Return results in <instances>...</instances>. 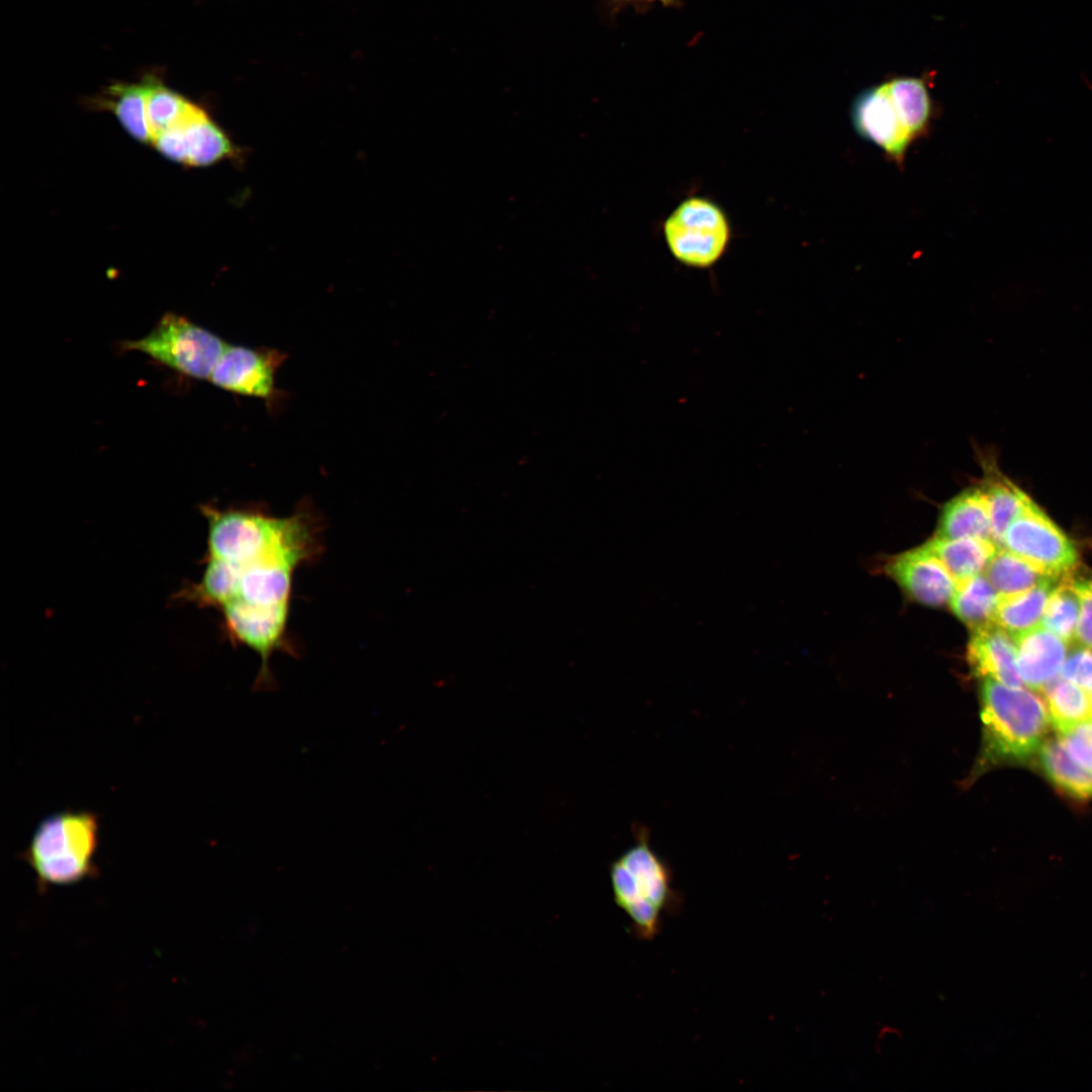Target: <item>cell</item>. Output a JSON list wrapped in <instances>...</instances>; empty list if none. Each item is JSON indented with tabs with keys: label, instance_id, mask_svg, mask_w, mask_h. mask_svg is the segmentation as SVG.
Listing matches in <instances>:
<instances>
[{
	"label": "cell",
	"instance_id": "6da1fadb",
	"mask_svg": "<svg viewBox=\"0 0 1092 1092\" xmlns=\"http://www.w3.org/2000/svg\"><path fill=\"white\" fill-rule=\"evenodd\" d=\"M208 558L220 575V608L230 639L260 657L254 688L274 687L270 658L293 654L288 634L293 577L323 551V520L307 502L285 517L251 504L203 507Z\"/></svg>",
	"mask_w": 1092,
	"mask_h": 1092
},
{
	"label": "cell",
	"instance_id": "7a4b0ae2",
	"mask_svg": "<svg viewBox=\"0 0 1092 1092\" xmlns=\"http://www.w3.org/2000/svg\"><path fill=\"white\" fill-rule=\"evenodd\" d=\"M982 741L972 777L1037 754L1049 729L1045 703L1031 691L993 679L980 688Z\"/></svg>",
	"mask_w": 1092,
	"mask_h": 1092
},
{
	"label": "cell",
	"instance_id": "3957f363",
	"mask_svg": "<svg viewBox=\"0 0 1092 1092\" xmlns=\"http://www.w3.org/2000/svg\"><path fill=\"white\" fill-rule=\"evenodd\" d=\"M610 884L615 905L629 919L631 935L653 940L662 930L666 915L682 907L684 898L673 887L670 866L639 831L635 843L611 864Z\"/></svg>",
	"mask_w": 1092,
	"mask_h": 1092
},
{
	"label": "cell",
	"instance_id": "277c9868",
	"mask_svg": "<svg viewBox=\"0 0 1092 1092\" xmlns=\"http://www.w3.org/2000/svg\"><path fill=\"white\" fill-rule=\"evenodd\" d=\"M99 819L90 811H62L46 817L35 828L22 857L36 876L39 888L70 886L97 873Z\"/></svg>",
	"mask_w": 1092,
	"mask_h": 1092
},
{
	"label": "cell",
	"instance_id": "5b68a950",
	"mask_svg": "<svg viewBox=\"0 0 1092 1092\" xmlns=\"http://www.w3.org/2000/svg\"><path fill=\"white\" fill-rule=\"evenodd\" d=\"M226 344L216 335L173 312L165 313L146 337L121 343L177 372L209 379Z\"/></svg>",
	"mask_w": 1092,
	"mask_h": 1092
},
{
	"label": "cell",
	"instance_id": "8992f818",
	"mask_svg": "<svg viewBox=\"0 0 1092 1092\" xmlns=\"http://www.w3.org/2000/svg\"><path fill=\"white\" fill-rule=\"evenodd\" d=\"M663 236L675 260L688 267L706 269L726 252L731 226L716 202L703 196H690L666 217Z\"/></svg>",
	"mask_w": 1092,
	"mask_h": 1092
},
{
	"label": "cell",
	"instance_id": "52a82bcc",
	"mask_svg": "<svg viewBox=\"0 0 1092 1092\" xmlns=\"http://www.w3.org/2000/svg\"><path fill=\"white\" fill-rule=\"evenodd\" d=\"M1001 547L1056 578L1068 577L1080 560L1073 542L1033 500L1008 526Z\"/></svg>",
	"mask_w": 1092,
	"mask_h": 1092
},
{
	"label": "cell",
	"instance_id": "ba28073f",
	"mask_svg": "<svg viewBox=\"0 0 1092 1092\" xmlns=\"http://www.w3.org/2000/svg\"><path fill=\"white\" fill-rule=\"evenodd\" d=\"M286 357L277 349L226 344L209 380L228 391L262 398L271 410L283 399L275 375Z\"/></svg>",
	"mask_w": 1092,
	"mask_h": 1092
},
{
	"label": "cell",
	"instance_id": "9c48e42d",
	"mask_svg": "<svg viewBox=\"0 0 1092 1092\" xmlns=\"http://www.w3.org/2000/svg\"><path fill=\"white\" fill-rule=\"evenodd\" d=\"M885 570L913 600L929 607L949 603L958 583L925 544L892 557Z\"/></svg>",
	"mask_w": 1092,
	"mask_h": 1092
},
{
	"label": "cell",
	"instance_id": "30bf717a",
	"mask_svg": "<svg viewBox=\"0 0 1092 1092\" xmlns=\"http://www.w3.org/2000/svg\"><path fill=\"white\" fill-rule=\"evenodd\" d=\"M851 120L857 133L901 161L911 139L903 128L886 83L862 90L852 102Z\"/></svg>",
	"mask_w": 1092,
	"mask_h": 1092
},
{
	"label": "cell",
	"instance_id": "8fae6325",
	"mask_svg": "<svg viewBox=\"0 0 1092 1092\" xmlns=\"http://www.w3.org/2000/svg\"><path fill=\"white\" fill-rule=\"evenodd\" d=\"M971 631L967 658L972 671L982 679L1023 688L1013 638L996 623Z\"/></svg>",
	"mask_w": 1092,
	"mask_h": 1092
},
{
	"label": "cell",
	"instance_id": "7c38bea8",
	"mask_svg": "<svg viewBox=\"0 0 1092 1092\" xmlns=\"http://www.w3.org/2000/svg\"><path fill=\"white\" fill-rule=\"evenodd\" d=\"M1017 666L1025 687L1041 692L1057 677L1067 655V643L1044 627L1037 626L1015 638Z\"/></svg>",
	"mask_w": 1092,
	"mask_h": 1092
},
{
	"label": "cell",
	"instance_id": "4fadbf2b",
	"mask_svg": "<svg viewBox=\"0 0 1092 1092\" xmlns=\"http://www.w3.org/2000/svg\"><path fill=\"white\" fill-rule=\"evenodd\" d=\"M977 454L983 468L980 485L988 497L992 540L1001 547L1008 526L1032 499L1000 471L993 453L978 448Z\"/></svg>",
	"mask_w": 1092,
	"mask_h": 1092
},
{
	"label": "cell",
	"instance_id": "5bb4252c",
	"mask_svg": "<svg viewBox=\"0 0 1092 1092\" xmlns=\"http://www.w3.org/2000/svg\"><path fill=\"white\" fill-rule=\"evenodd\" d=\"M935 536L992 540L988 497L980 483L968 487L944 505Z\"/></svg>",
	"mask_w": 1092,
	"mask_h": 1092
},
{
	"label": "cell",
	"instance_id": "9a60e30c",
	"mask_svg": "<svg viewBox=\"0 0 1092 1092\" xmlns=\"http://www.w3.org/2000/svg\"><path fill=\"white\" fill-rule=\"evenodd\" d=\"M187 144V164L208 166L222 160H238L243 152L225 131L200 107L196 106L184 120Z\"/></svg>",
	"mask_w": 1092,
	"mask_h": 1092
},
{
	"label": "cell",
	"instance_id": "2e32d148",
	"mask_svg": "<svg viewBox=\"0 0 1092 1092\" xmlns=\"http://www.w3.org/2000/svg\"><path fill=\"white\" fill-rule=\"evenodd\" d=\"M1058 578L1050 577L1022 593L1000 596L995 623L1015 638L1037 626Z\"/></svg>",
	"mask_w": 1092,
	"mask_h": 1092
},
{
	"label": "cell",
	"instance_id": "e0dca14e",
	"mask_svg": "<svg viewBox=\"0 0 1092 1092\" xmlns=\"http://www.w3.org/2000/svg\"><path fill=\"white\" fill-rule=\"evenodd\" d=\"M1041 693L1050 722L1060 736L1081 724L1092 722V692L1057 676L1044 686Z\"/></svg>",
	"mask_w": 1092,
	"mask_h": 1092
},
{
	"label": "cell",
	"instance_id": "ac0fdd59",
	"mask_svg": "<svg viewBox=\"0 0 1092 1092\" xmlns=\"http://www.w3.org/2000/svg\"><path fill=\"white\" fill-rule=\"evenodd\" d=\"M925 545L943 562L957 581L984 572L998 550L991 539H946L934 536Z\"/></svg>",
	"mask_w": 1092,
	"mask_h": 1092
},
{
	"label": "cell",
	"instance_id": "d6986e66",
	"mask_svg": "<svg viewBox=\"0 0 1092 1092\" xmlns=\"http://www.w3.org/2000/svg\"><path fill=\"white\" fill-rule=\"evenodd\" d=\"M999 594L984 572L958 581L952 613L971 630L995 623Z\"/></svg>",
	"mask_w": 1092,
	"mask_h": 1092
},
{
	"label": "cell",
	"instance_id": "ffe728a7",
	"mask_svg": "<svg viewBox=\"0 0 1092 1092\" xmlns=\"http://www.w3.org/2000/svg\"><path fill=\"white\" fill-rule=\"evenodd\" d=\"M1045 777L1062 792L1079 800L1092 799V772L1075 761L1059 739H1045L1038 752Z\"/></svg>",
	"mask_w": 1092,
	"mask_h": 1092
},
{
	"label": "cell",
	"instance_id": "44dd1931",
	"mask_svg": "<svg viewBox=\"0 0 1092 1092\" xmlns=\"http://www.w3.org/2000/svg\"><path fill=\"white\" fill-rule=\"evenodd\" d=\"M898 118L911 139L927 127L931 114L930 95L925 82L915 77H899L886 82Z\"/></svg>",
	"mask_w": 1092,
	"mask_h": 1092
},
{
	"label": "cell",
	"instance_id": "7402d4cb",
	"mask_svg": "<svg viewBox=\"0 0 1092 1092\" xmlns=\"http://www.w3.org/2000/svg\"><path fill=\"white\" fill-rule=\"evenodd\" d=\"M97 100L96 105L111 110L132 138L151 143L143 82L113 84Z\"/></svg>",
	"mask_w": 1092,
	"mask_h": 1092
},
{
	"label": "cell",
	"instance_id": "603a6c76",
	"mask_svg": "<svg viewBox=\"0 0 1092 1092\" xmlns=\"http://www.w3.org/2000/svg\"><path fill=\"white\" fill-rule=\"evenodd\" d=\"M984 573L1000 596L1025 592L1053 577L1003 547L998 548Z\"/></svg>",
	"mask_w": 1092,
	"mask_h": 1092
},
{
	"label": "cell",
	"instance_id": "cb8c5ba5",
	"mask_svg": "<svg viewBox=\"0 0 1092 1092\" xmlns=\"http://www.w3.org/2000/svg\"><path fill=\"white\" fill-rule=\"evenodd\" d=\"M148 127L153 139L160 132L181 123L195 104L166 87L160 80L147 77L144 81Z\"/></svg>",
	"mask_w": 1092,
	"mask_h": 1092
},
{
	"label": "cell",
	"instance_id": "d4e9b609",
	"mask_svg": "<svg viewBox=\"0 0 1092 1092\" xmlns=\"http://www.w3.org/2000/svg\"><path fill=\"white\" fill-rule=\"evenodd\" d=\"M1080 598L1071 579L1066 577L1051 594L1041 620V626L1056 634L1067 644L1076 641L1080 619Z\"/></svg>",
	"mask_w": 1092,
	"mask_h": 1092
},
{
	"label": "cell",
	"instance_id": "484cf974",
	"mask_svg": "<svg viewBox=\"0 0 1092 1092\" xmlns=\"http://www.w3.org/2000/svg\"><path fill=\"white\" fill-rule=\"evenodd\" d=\"M1061 677L1092 692V648L1080 644L1067 653Z\"/></svg>",
	"mask_w": 1092,
	"mask_h": 1092
},
{
	"label": "cell",
	"instance_id": "4316f807",
	"mask_svg": "<svg viewBox=\"0 0 1092 1092\" xmlns=\"http://www.w3.org/2000/svg\"><path fill=\"white\" fill-rule=\"evenodd\" d=\"M1060 740L1069 755L1092 772V722L1075 727Z\"/></svg>",
	"mask_w": 1092,
	"mask_h": 1092
},
{
	"label": "cell",
	"instance_id": "83f0119b",
	"mask_svg": "<svg viewBox=\"0 0 1092 1092\" xmlns=\"http://www.w3.org/2000/svg\"><path fill=\"white\" fill-rule=\"evenodd\" d=\"M184 120L157 134L152 143L157 150L168 159L174 162L187 164V144Z\"/></svg>",
	"mask_w": 1092,
	"mask_h": 1092
},
{
	"label": "cell",
	"instance_id": "f1b7e54d",
	"mask_svg": "<svg viewBox=\"0 0 1092 1092\" xmlns=\"http://www.w3.org/2000/svg\"><path fill=\"white\" fill-rule=\"evenodd\" d=\"M1080 598V619L1076 641L1092 648V580H1072Z\"/></svg>",
	"mask_w": 1092,
	"mask_h": 1092
},
{
	"label": "cell",
	"instance_id": "f546056e",
	"mask_svg": "<svg viewBox=\"0 0 1092 1092\" xmlns=\"http://www.w3.org/2000/svg\"><path fill=\"white\" fill-rule=\"evenodd\" d=\"M619 1L635 2V3H659V4L663 5V6H675V5H677L679 3L680 0H619Z\"/></svg>",
	"mask_w": 1092,
	"mask_h": 1092
}]
</instances>
